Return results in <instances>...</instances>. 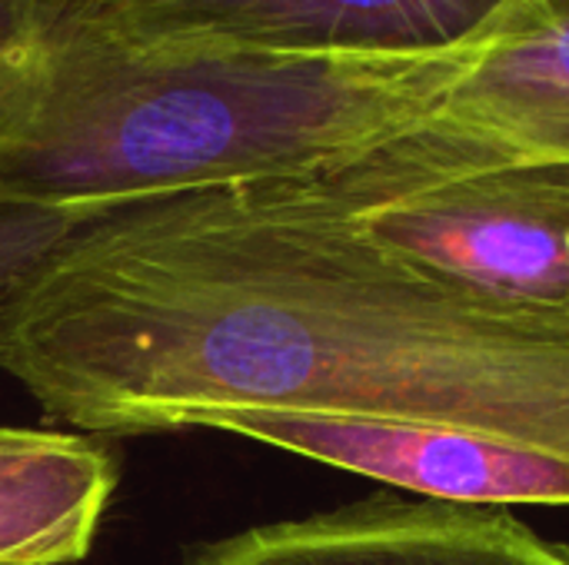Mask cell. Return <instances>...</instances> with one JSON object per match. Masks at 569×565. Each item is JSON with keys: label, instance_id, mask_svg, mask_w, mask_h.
I'll use <instances>...</instances> for the list:
<instances>
[{"label": "cell", "instance_id": "cell-1", "mask_svg": "<svg viewBox=\"0 0 569 565\" xmlns=\"http://www.w3.org/2000/svg\"><path fill=\"white\" fill-rule=\"evenodd\" d=\"M483 37L410 57L317 53L140 37L93 13L0 143V200L107 210L337 170L433 120Z\"/></svg>", "mask_w": 569, "mask_h": 565}, {"label": "cell", "instance_id": "cell-2", "mask_svg": "<svg viewBox=\"0 0 569 565\" xmlns=\"http://www.w3.org/2000/svg\"><path fill=\"white\" fill-rule=\"evenodd\" d=\"M313 180L403 270L487 316L569 340V160L433 117Z\"/></svg>", "mask_w": 569, "mask_h": 565}, {"label": "cell", "instance_id": "cell-3", "mask_svg": "<svg viewBox=\"0 0 569 565\" xmlns=\"http://www.w3.org/2000/svg\"><path fill=\"white\" fill-rule=\"evenodd\" d=\"M190 430L247 436L417 493L427 503L569 506L567 453L473 430L310 410H217L197 416Z\"/></svg>", "mask_w": 569, "mask_h": 565}, {"label": "cell", "instance_id": "cell-4", "mask_svg": "<svg viewBox=\"0 0 569 565\" xmlns=\"http://www.w3.org/2000/svg\"><path fill=\"white\" fill-rule=\"evenodd\" d=\"M513 0H97V20L140 37L240 40L317 53L410 57L483 37Z\"/></svg>", "mask_w": 569, "mask_h": 565}, {"label": "cell", "instance_id": "cell-5", "mask_svg": "<svg viewBox=\"0 0 569 565\" xmlns=\"http://www.w3.org/2000/svg\"><path fill=\"white\" fill-rule=\"evenodd\" d=\"M180 565H569V549L503 509L373 496L243 529L197 546Z\"/></svg>", "mask_w": 569, "mask_h": 565}, {"label": "cell", "instance_id": "cell-6", "mask_svg": "<svg viewBox=\"0 0 569 565\" xmlns=\"http://www.w3.org/2000/svg\"><path fill=\"white\" fill-rule=\"evenodd\" d=\"M437 120L517 153L569 160V0H513Z\"/></svg>", "mask_w": 569, "mask_h": 565}, {"label": "cell", "instance_id": "cell-7", "mask_svg": "<svg viewBox=\"0 0 569 565\" xmlns=\"http://www.w3.org/2000/svg\"><path fill=\"white\" fill-rule=\"evenodd\" d=\"M113 490L117 463L93 436L0 430V565L80 563Z\"/></svg>", "mask_w": 569, "mask_h": 565}, {"label": "cell", "instance_id": "cell-8", "mask_svg": "<svg viewBox=\"0 0 569 565\" xmlns=\"http://www.w3.org/2000/svg\"><path fill=\"white\" fill-rule=\"evenodd\" d=\"M93 13L97 0H0V143L27 120L53 60Z\"/></svg>", "mask_w": 569, "mask_h": 565}, {"label": "cell", "instance_id": "cell-9", "mask_svg": "<svg viewBox=\"0 0 569 565\" xmlns=\"http://www.w3.org/2000/svg\"><path fill=\"white\" fill-rule=\"evenodd\" d=\"M90 210L0 200V320L30 273L73 233Z\"/></svg>", "mask_w": 569, "mask_h": 565}]
</instances>
